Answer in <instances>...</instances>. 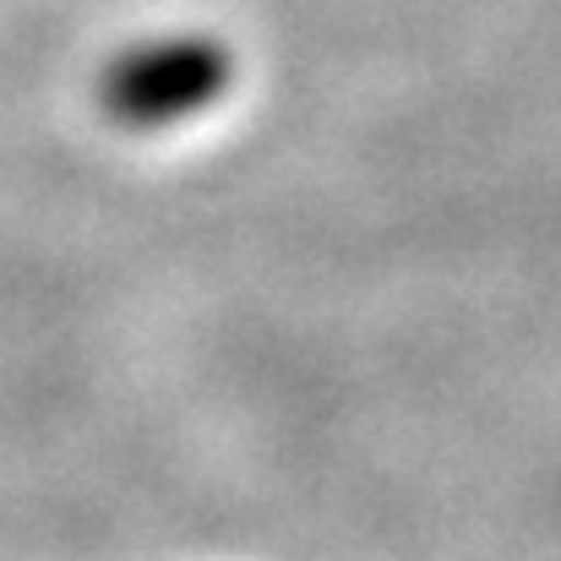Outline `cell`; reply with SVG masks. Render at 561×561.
Instances as JSON below:
<instances>
[{"instance_id": "1", "label": "cell", "mask_w": 561, "mask_h": 561, "mask_svg": "<svg viewBox=\"0 0 561 561\" xmlns=\"http://www.w3.org/2000/svg\"><path fill=\"white\" fill-rule=\"evenodd\" d=\"M234 77V60L213 38H164L148 49H126L104 71V110L121 126L159 131L170 121H186L207 110Z\"/></svg>"}]
</instances>
